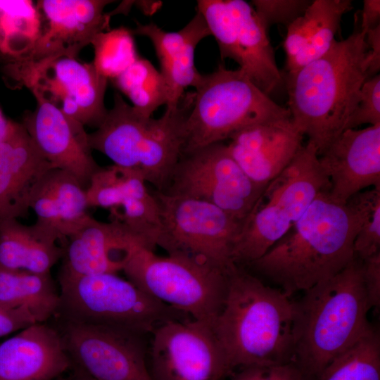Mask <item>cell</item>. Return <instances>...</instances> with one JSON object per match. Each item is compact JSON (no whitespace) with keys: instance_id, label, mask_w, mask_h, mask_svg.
Returning <instances> with one entry per match:
<instances>
[{"instance_id":"cell-20","label":"cell","mask_w":380,"mask_h":380,"mask_svg":"<svg viewBox=\"0 0 380 380\" xmlns=\"http://www.w3.org/2000/svg\"><path fill=\"white\" fill-rule=\"evenodd\" d=\"M303 137L290 118L244 127L233 134L227 145L244 173L263 190L299 151Z\"/></svg>"},{"instance_id":"cell-32","label":"cell","mask_w":380,"mask_h":380,"mask_svg":"<svg viewBox=\"0 0 380 380\" xmlns=\"http://www.w3.org/2000/svg\"><path fill=\"white\" fill-rule=\"evenodd\" d=\"M133 35L131 30L120 27L101 32L92 41V63L108 80L117 77L139 57Z\"/></svg>"},{"instance_id":"cell-34","label":"cell","mask_w":380,"mask_h":380,"mask_svg":"<svg viewBox=\"0 0 380 380\" xmlns=\"http://www.w3.org/2000/svg\"><path fill=\"white\" fill-rule=\"evenodd\" d=\"M311 2L309 0H253L251 4L264 27L269 30L274 24L287 27L304 13Z\"/></svg>"},{"instance_id":"cell-15","label":"cell","mask_w":380,"mask_h":380,"mask_svg":"<svg viewBox=\"0 0 380 380\" xmlns=\"http://www.w3.org/2000/svg\"><path fill=\"white\" fill-rule=\"evenodd\" d=\"M62 336L71 361L95 380H152L144 335L66 321Z\"/></svg>"},{"instance_id":"cell-23","label":"cell","mask_w":380,"mask_h":380,"mask_svg":"<svg viewBox=\"0 0 380 380\" xmlns=\"http://www.w3.org/2000/svg\"><path fill=\"white\" fill-rule=\"evenodd\" d=\"M133 34L146 37L151 42L158 58L160 73L167 84L169 98L167 108H177L186 88L196 87L202 75L195 65L197 45L210 32L201 14L196 11L193 18L181 30L167 32L153 23H136Z\"/></svg>"},{"instance_id":"cell-39","label":"cell","mask_w":380,"mask_h":380,"mask_svg":"<svg viewBox=\"0 0 380 380\" xmlns=\"http://www.w3.org/2000/svg\"><path fill=\"white\" fill-rule=\"evenodd\" d=\"M359 26L365 34L380 25V1L364 0Z\"/></svg>"},{"instance_id":"cell-12","label":"cell","mask_w":380,"mask_h":380,"mask_svg":"<svg viewBox=\"0 0 380 380\" xmlns=\"http://www.w3.org/2000/svg\"><path fill=\"white\" fill-rule=\"evenodd\" d=\"M196 11L215 39L222 60L234 61L269 95L284 82L264 27L251 3L243 0H198Z\"/></svg>"},{"instance_id":"cell-29","label":"cell","mask_w":380,"mask_h":380,"mask_svg":"<svg viewBox=\"0 0 380 380\" xmlns=\"http://www.w3.org/2000/svg\"><path fill=\"white\" fill-rule=\"evenodd\" d=\"M38 8L30 0H0V51L10 59L23 57L42 33Z\"/></svg>"},{"instance_id":"cell-19","label":"cell","mask_w":380,"mask_h":380,"mask_svg":"<svg viewBox=\"0 0 380 380\" xmlns=\"http://www.w3.org/2000/svg\"><path fill=\"white\" fill-rule=\"evenodd\" d=\"M318 160L336 202L345 204L362 189L380 186V124L343 130Z\"/></svg>"},{"instance_id":"cell-24","label":"cell","mask_w":380,"mask_h":380,"mask_svg":"<svg viewBox=\"0 0 380 380\" xmlns=\"http://www.w3.org/2000/svg\"><path fill=\"white\" fill-rule=\"evenodd\" d=\"M137 236L120 221L92 217L66 239L60 274L84 276L122 271L124 250Z\"/></svg>"},{"instance_id":"cell-17","label":"cell","mask_w":380,"mask_h":380,"mask_svg":"<svg viewBox=\"0 0 380 380\" xmlns=\"http://www.w3.org/2000/svg\"><path fill=\"white\" fill-rule=\"evenodd\" d=\"M107 0H42L37 8L46 25L33 49L18 58L28 61L68 56L77 58L80 51L99 33L109 30L110 15Z\"/></svg>"},{"instance_id":"cell-21","label":"cell","mask_w":380,"mask_h":380,"mask_svg":"<svg viewBox=\"0 0 380 380\" xmlns=\"http://www.w3.org/2000/svg\"><path fill=\"white\" fill-rule=\"evenodd\" d=\"M52 168L23 124L12 121L0 142V226L28 214L35 187Z\"/></svg>"},{"instance_id":"cell-4","label":"cell","mask_w":380,"mask_h":380,"mask_svg":"<svg viewBox=\"0 0 380 380\" xmlns=\"http://www.w3.org/2000/svg\"><path fill=\"white\" fill-rule=\"evenodd\" d=\"M298 315L294 363L307 380L317 379L336 357L373 327L363 283L361 260L355 258L333 277L304 291Z\"/></svg>"},{"instance_id":"cell-40","label":"cell","mask_w":380,"mask_h":380,"mask_svg":"<svg viewBox=\"0 0 380 380\" xmlns=\"http://www.w3.org/2000/svg\"><path fill=\"white\" fill-rule=\"evenodd\" d=\"M12 121L8 120L0 108V142L6 137L9 132Z\"/></svg>"},{"instance_id":"cell-11","label":"cell","mask_w":380,"mask_h":380,"mask_svg":"<svg viewBox=\"0 0 380 380\" xmlns=\"http://www.w3.org/2000/svg\"><path fill=\"white\" fill-rule=\"evenodd\" d=\"M161 232L157 246L228 271L235 264L232 252L241 229L240 221L208 202L153 191Z\"/></svg>"},{"instance_id":"cell-7","label":"cell","mask_w":380,"mask_h":380,"mask_svg":"<svg viewBox=\"0 0 380 380\" xmlns=\"http://www.w3.org/2000/svg\"><path fill=\"white\" fill-rule=\"evenodd\" d=\"M122 263L127 279L147 294L213 325L224 300L228 271L183 255H157L137 238L125 248Z\"/></svg>"},{"instance_id":"cell-35","label":"cell","mask_w":380,"mask_h":380,"mask_svg":"<svg viewBox=\"0 0 380 380\" xmlns=\"http://www.w3.org/2000/svg\"><path fill=\"white\" fill-rule=\"evenodd\" d=\"M380 124V75L367 79L362 84L357 104L349 118L345 129L360 125Z\"/></svg>"},{"instance_id":"cell-33","label":"cell","mask_w":380,"mask_h":380,"mask_svg":"<svg viewBox=\"0 0 380 380\" xmlns=\"http://www.w3.org/2000/svg\"><path fill=\"white\" fill-rule=\"evenodd\" d=\"M380 186L366 191L363 219L354 241V253L362 260L379 251Z\"/></svg>"},{"instance_id":"cell-26","label":"cell","mask_w":380,"mask_h":380,"mask_svg":"<svg viewBox=\"0 0 380 380\" xmlns=\"http://www.w3.org/2000/svg\"><path fill=\"white\" fill-rule=\"evenodd\" d=\"M350 0H314L287 27L283 42L287 73L323 56L331 46L342 17L352 9Z\"/></svg>"},{"instance_id":"cell-27","label":"cell","mask_w":380,"mask_h":380,"mask_svg":"<svg viewBox=\"0 0 380 380\" xmlns=\"http://www.w3.org/2000/svg\"><path fill=\"white\" fill-rule=\"evenodd\" d=\"M58 236L35 222L32 225L11 220L0 226V265L13 270L48 274L63 256Z\"/></svg>"},{"instance_id":"cell-41","label":"cell","mask_w":380,"mask_h":380,"mask_svg":"<svg viewBox=\"0 0 380 380\" xmlns=\"http://www.w3.org/2000/svg\"><path fill=\"white\" fill-rule=\"evenodd\" d=\"M72 380H95L85 373L77 366L75 365Z\"/></svg>"},{"instance_id":"cell-22","label":"cell","mask_w":380,"mask_h":380,"mask_svg":"<svg viewBox=\"0 0 380 380\" xmlns=\"http://www.w3.org/2000/svg\"><path fill=\"white\" fill-rule=\"evenodd\" d=\"M71 362L62 334L43 323L0 343V380H53Z\"/></svg>"},{"instance_id":"cell-18","label":"cell","mask_w":380,"mask_h":380,"mask_svg":"<svg viewBox=\"0 0 380 380\" xmlns=\"http://www.w3.org/2000/svg\"><path fill=\"white\" fill-rule=\"evenodd\" d=\"M37 102L23 125L53 168L73 175L87 189L101 166L93 158L84 126L50 103Z\"/></svg>"},{"instance_id":"cell-25","label":"cell","mask_w":380,"mask_h":380,"mask_svg":"<svg viewBox=\"0 0 380 380\" xmlns=\"http://www.w3.org/2000/svg\"><path fill=\"white\" fill-rule=\"evenodd\" d=\"M86 189L70 173L52 168L35 187L30 208L37 223L66 239L89 218Z\"/></svg>"},{"instance_id":"cell-8","label":"cell","mask_w":380,"mask_h":380,"mask_svg":"<svg viewBox=\"0 0 380 380\" xmlns=\"http://www.w3.org/2000/svg\"><path fill=\"white\" fill-rule=\"evenodd\" d=\"M195 89L185 120L183 154L223 142L248 126L291 118L288 108L275 103L240 68L220 65L202 75Z\"/></svg>"},{"instance_id":"cell-38","label":"cell","mask_w":380,"mask_h":380,"mask_svg":"<svg viewBox=\"0 0 380 380\" xmlns=\"http://www.w3.org/2000/svg\"><path fill=\"white\" fill-rule=\"evenodd\" d=\"M368 46V74L369 78L380 70V25L369 30L365 35Z\"/></svg>"},{"instance_id":"cell-10","label":"cell","mask_w":380,"mask_h":380,"mask_svg":"<svg viewBox=\"0 0 380 380\" xmlns=\"http://www.w3.org/2000/svg\"><path fill=\"white\" fill-rule=\"evenodd\" d=\"M4 73L9 87H26L37 101L50 103L83 126L97 128L107 114L108 80L92 63L68 56L35 61L15 58L5 65Z\"/></svg>"},{"instance_id":"cell-2","label":"cell","mask_w":380,"mask_h":380,"mask_svg":"<svg viewBox=\"0 0 380 380\" xmlns=\"http://www.w3.org/2000/svg\"><path fill=\"white\" fill-rule=\"evenodd\" d=\"M291 296L238 265L228 270L224 300L213 328L232 372L294 362L298 310Z\"/></svg>"},{"instance_id":"cell-28","label":"cell","mask_w":380,"mask_h":380,"mask_svg":"<svg viewBox=\"0 0 380 380\" xmlns=\"http://www.w3.org/2000/svg\"><path fill=\"white\" fill-rule=\"evenodd\" d=\"M0 305L25 310L38 323H43L58 311L60 296L50 273H33L0 265Z\"/></svg>"},{"instance_id":"cell-31","label":"cell","mask_w":380,"mask_h":380,"mask_svg":"<svg viewBox=\"0 0 380 380\" xmlns=\"http://www.w3.org/2000/svg\"><path fill=\"white\" fill-rule=\"evenodd\" d=\"M315 380H380V336L370 330L336 357Z\"/></svg>"},{"instance_id":"cell-9","label":"cell","mask_w":380,"mask_h":380,"mask_svg":"<svg viewBox=\"0 0 380 380\" xmlns=\"http://www.w3.org/2000/svg\"><path fill=\"white\" fill-rule=\"evenodd\" d=\"M61 310L66 321L103 324L142 335L189 316L151 297L115 273L60 274Z\"/></svg>"},{"instance_id":"cell-37","label":"cell","mask_w":380,"mask_h":380,"mask_svg":"<svg viewBox=\"0 0 380 380\" xmlns=\"http://www.w3.org/2000/svg\"><path fill=\"white\" fill-rule=\"evenodd\" d=\"M362 274L370 308L380 305V252L361 260Z\"/></svg>"},{"instance_id":"cell-3","label":"cell","mask_w":380,"mask_h":380,"mask_svg":"<svg viewBox=\"0 0 380 380\" xmlns=\"http://www.w3.org/2000/svg\"><path fill=\"white\" fill-rule=\"evenodd\" d=\"M365 35L355 18L346 39L335 40L323 56L284 79L291 120L318 156L345 130L369 78Z\"/></svg>"},{"instance_id":"cell-5","label":"cell","mask_w":380,"mask_h":380,"mask_svg":"<svg viewBox=\"0 0 380 380\" xmlns=\"http://www.w3.org/2000/svg\"><path fill=\"white\" fill-rule=\"evenodd\" d=\"M191 103V94L183 96L177 108H166L155 119L140 113L115 94L113 108L96 129L88 134L89 146L113 165L141 174L155 191H163L184 152Z\"/></svg>"},{"instance_id":"cell-6","label":"cell","mask_w":380,"mask_h":380,"mask_svg":"<svg viewBox=\"0 0 380 380\" xmlns=\"http://www.w3.org/2000/svg\"><path fill=\"white\" fill-rule=\"evenodd\" d=\"M330 190L308 141L291 163L263 189L243 222L232 252V262L250 265L261 258L302 217L317 194Z\"/></svg>"},{"instance_id":"cell-14","label":"cell","mask_w":380,"mask_h":380,"mask_svg":"<svg viewBox=\"0 0 380 380\" xmlns=\"http://www.w3.org/2000/svg\"><path fill=\"white\" fill-rule=\"evenodd\" d=\"M151 334L148 370L152 380H223L232 372L210 323L169 320Z\"/></svg>"},{"instance_id":"cell-13","label":"cell","mask_w":380,"mask_h":380,"mask_svg":"<svg viewBox=\"0 0 380 380\" xmlns=\"http://www.w3.org/2000/svg\"><path fill=\"white\" fill-rule=\"evenodd\" d=\"M262 191L219 142L184 153L160 192L208 202L243 222Z\"/></svg>"},{"instance_id":"cell-36","label":"cell","mask_w":380,"mask_h":380,"mask_svg":"<svg viewBox=\"0 0 380 380\" xmlns=\"http://www.w3.org/2000/svg\"><path fill=\"white\" fill-rule=\"evenodd\" d=\"M228 376V380H307L293 362L242 367Z\"/></svg>"},{"instance_id":"cell-16","label":"cell","mask_w":380,"mask_h":380,"mask_svg":"<svg viewBox=\"0 0 380 380\" xmlns=\"http://www.w3.org/2000/svg\"><path fill=\"white\" fill-rule=\"evenodd\" d=\"M89 207L108 208L151 249L157 246L161 222L158 203L139 172L112 165L100 167L86 189Z\"/></svg>"},{"instance_id":"cell-30","label":"cell","mask_w":380,"mask_h":380,"mask_svg":"<svg viewBox=\"0 0 380 380\" xmlns=\"http://www.w3.org/2000/svg\"><path fill=\"white\" fill-rule=\"evenodd\" d=\"M114 85L140 113L152 117L160 106L167 103L169 92L160 72L140 56L124 72L112 80Z\"/></svg>"},{"instance_id":"cell-1","label":"cell","mask_w":380,"mask_h":380,"mask_svg":"<svg viewBox=\"0 0 380 380\" xmlns=\"http://www.w3.org/2000/svg\"><path fill=\"white\" fill-rule=\"evenodd\" d=\"M365 203L366 191L345 204L334 201L329 190L319 193L284 236L248 265L290 296L333 277L356 258Z\"/></svg>"}]
</instances>
